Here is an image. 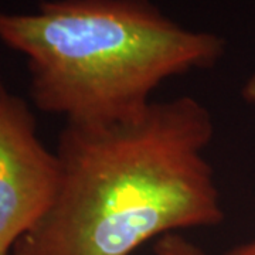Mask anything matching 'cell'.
I'll return each mask as SVG.
<instances>
[{"mask_svg": "<svg viewBox=\"0 0 255 255\" xmlns=\"http://www.w3.org/2000/svg\"><path fill=\"white\" fill-rule=\"evenodd\" d=\"M209 108L194 97L153 101L136 118L65 124L61 177L44 217L11 255H130L167 234L219 226L224 209L206 150Z\"/></svg>", "mask_w": 255, "mask_h": 255, "instance_id": "6da1fadb", "label": "cell"}, {"mask_svg": "<svg viewBox=\"0 0 255 255\" xmlns=\"http://www.w3.org/2000/svg\"><path fill=\"white\" fill-rule=\"evenodd\" d=\"M0 41L26 57L28 94L65 124L105 125L142 115L166 80L216 67L226 40L193 31L150 0H44L0 11Z\"/></svg>", "mask_w": 255, "mask_h": 255, "instance_id": "7a4b0ae2", "label": "cell"}, {"mask_svg": "<svg viewBox=\"0 0 255 255\" xmlns=\"http://www.w3.org/2000/svg\"><path fill=\"white\" fill-rule=\"evenodd\" d=\"M60 177V159L43 145L31 108L7 92L0 101V255L44 217Z\"/></svg>", "mask_w": 255, "mask_h": 255, "instance_id": "3957f363", "label": "cell"}, {"mask_svg": "<svg viewBox=\"0 0 255 255\" xmlns=\"http://www.w3.org/2000/svg\"><path fill=\"white\" fill-rule=\"evenodd\" d=\"M150 255H207L182 233L167 234L156 240Z\"/></svg>", "mask_w": 255, "mask_h": 255, "instance_id": "277c9868", "label": "cell"}, {"mask_svg": "<svg viewBox=\"0 0 255 255\" xmlns=\"http://www.w3.org/2000/svg\"><path fill=\"white\" fill-rule=\"evenodd\" d=\"M243 98L255 112V73L248 78L246 85L243 87Z\"/></svg>", "mask_w": 255, "mask_h": 255, "instance_id": "5b68a950", "label": "cell"}, {"mask_svg": "<svg viewBox=\"0 0 255 255\" xmlns=\"http://www.w3.org/2000/svg\"><path fill=\"white\" fill-rule=\"evenodd\" d=\"M224 255H255V238L251 241H247L244 244L234 247Z\"/></svg>", "mask_w": 255, "mask_h": 255, "instance_id": "8992f818", "label": "cell"}, {"mask_svg": "<svg viewBox=\"0 0 255 255\" xmlns=\"http://www.w3.org/2000/svg\"><path fill=\"white\" fill-rule=\"evenodd\" d=\"M7 94V90L4 88V85H3V82L0 81V101H1V98L4 97Z\"/></svg>", "mask_w": 255, "mask_h": 255, "instance_id": "52a82bcc", "label": "cell"}, {"mask_svg": "<svg viewBox=\"0 0 255 255\" xmlns=\"http://www.w3.org/2000/svg\"><path fill=\"white\" fill-rule=\"evenodd\" d=\"M6 255H11V254H6Z\"/></svg>", "mask_w": 255, "mask_h": 255, "instance_id": "ba28073f", "label": "cell"}]
</instances>
